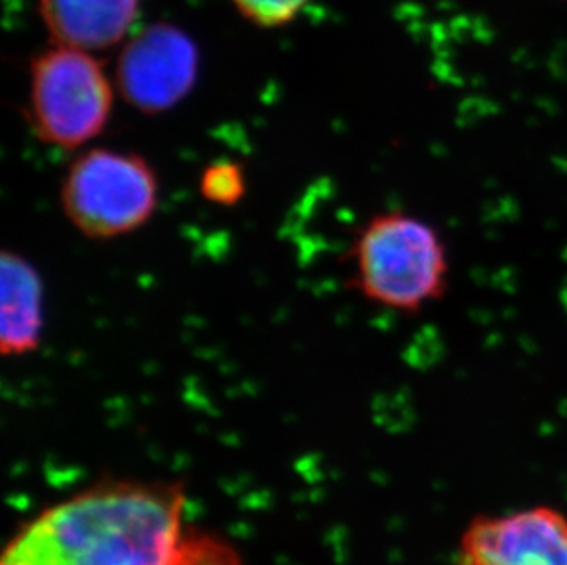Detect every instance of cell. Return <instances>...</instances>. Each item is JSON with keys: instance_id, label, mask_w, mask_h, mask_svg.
Returning a JSON list of instances; mask_svg holds the SVG:
<instances>
[{"instance_id": "cell-4", "label": "cell", "mask_w": 567, "mask_h": 565, "mask_svg": "<svg viewBox=\"0 0 567 565\" xmlns=\"http://www.w3.org/2000/svg\"><path fill=\"white\" fill-rule=\"evenodd\" d=\"M114 105V81L96 55L52 47L30 64L28 122L43 144L83 150L107 127Z\"/></svg>"}, {"instance_id": "cell-10", "label": "cell", "mask_w": 567, "mask_h": 565, "mask_svg": "<svg viewBox=\"0 0 567 565\" xmlns=\"http://www.w3.org/2000/svg\"><path fill=\"white\" fill-rule=\"evenodd\" d=\"M175 565H243L239 551L217 533L189 528L184 534Z\"/></svg>"}, {"instance_id": "cell-1", "label": "cell", "mask_w": 567, "mask_h": 565, "mask_svg": "<svg viewBox=\"0 0 567 565\" xmlns=\"http://www.w3.org/2000/svg\"><path fill=\"white\" fill-rule=\"evenodd\" d=\"M184 511L178 481L105 477L28 520L0 565H175Z\"/></svg>"}, {"instance_id": "cell-11", "label": "cell", "mask_w": 567, "mask_h": 565, "mask_svg": "<svg viewBox=\"0 0 567 565\" xmlns=\"http://www.w3.org/2000/svg\"><path fill=\"white\" fill-rule=\"evenodd\" d=\"M311 0H231L236 10L259 28H281L295 21Z\"/></svg>"}, {"instance_id": "cell-7", "label": "cell", "mask_w": 567, "mask_h": 565, "mask_svg": "<svg viewBox=\"0 0 567 565\" xmlns=\"http://www.w3.org/2000/svg\"><path fill=\"white\" fill-rule=\"evenodd\" d=\"M38 10L52 44L96 54L127 38L140 0H38Z\"/></svg>"}, {"instance_id": "cell-3", "label": "cell", "mask_w": 567, "mask_h": 565, "mask_svg": "<svg viewBox=\"0 0 567 565\" xmlns=\"http://www.w3.org/2000/svg\"><path fill=\"white\" fill-rule=\"evenodd\" d=\"M161 203L155 167L133 151L92 147L70 162L60 204L70 226L91 240H111L144 228Z\"/></svg>"}, {"instance_id": "cell-2", "label": "cell", "mask_w": 567, "mask_h": 565, "mask_svg": "<svg viewBox=\"0 0 567 565\" xmlns=\"http://www.w3.org/2000/svg\"><path fill=\"white\" fill-rule=\"evenodd\" d=\"M349 285L371 304L415 315L449 288V251L440 232L406 212L375 215L349 251Z\"/></svg>"}, {"instance_id": "cell-5", "label": "cell", "mask_w": 567, "mask_h": 565, "mask_svg": "<svg viewBox=\"0 0 567 565\" xmlns=\"http://www.w3.org/2000/svg\"><path fill=\"white\" fill-rule=\"evenodd\" d=\"M198 78V49L172 22H153L120 52L114 86L138 113H167L183 103Z\"/></svg>"}, {"instance_id": "cell-6", "label": "cell", "mask_w": 567, "mask_h": 565, "mask_svg": "<svg viewBox=\"0 0 567 565\" xmlns=\"http://www.w3.org/2000/svg\"><path fill=\"white\" fill-rule=\"evenodd\" d=\"M457 565H567V516L538 505L472 517Z\"/></svg>"}, {"instance_id": "cell-9", "label": "cell", "mask_w": 567, "mask_h": 565, "mask_svg": "<svg viewBox=\"0 0 567 565\" xmlns=\"http://www.w3.org/2000/svg\"><path fill=\"white\" fill-rule=\"evenodd\" d=\"M247 173L234 161H215L200 171L198 192L204 201L223 208H234L247 195Z\"/></svg>"}, {"instance_id": "cell-8", "label": "cell", "mask_w": 567, "mask_h": 565, "mask_svg": "<svg viewBox=\"0 0 567 565\" xmlns=\"http://www.w3.org/2000/svg\"><path fill=\"white\" fill-rule=\"evenodd\" d=\"M0 296L2 357L38 351L44 332V282L38 267L19 251L2 250Z\"/></svg>"}]
</instances>
